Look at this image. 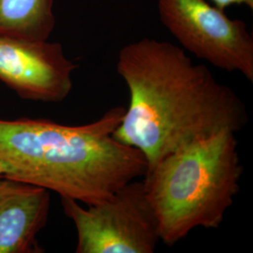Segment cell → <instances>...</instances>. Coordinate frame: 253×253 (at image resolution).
<instances>
[{
  "mask_svg": "<svg viewBox=\"0 0 253 253\" xmlns=\"http://www.w3.org/2000/svg\"><path fill=\"white\" fill-rule=\"evenodd\" d=\"M244 167L235 132L224 129L165 156L149 167L144 188L163 244L196 228L217 229L240 190Z\"/></svg>",
  "mask_w": 253,
  "mask_h": 253,
  "instance_id": "obj_3",
  "label": "cell"
},
{
  "mask_svg": "<svg viewBox=\"0 0 253 253\" xmlns=\"http://www.w3.org/2000/svg\"><path fill=\"white\" fill-rule=\"evenodd\" d=\"M54 27V0H0V36L48 40Z\"/></svg>",
  "mask_w": 253,
  "mask_h": 253,
  "instance_id": "obj_8",
  "label": "cell"
},
{
  "mask_svg": "<svg viewBox=\"0 0 253 253\" xmlns=\"http://www.w3.org/2000/svg\"><path fill=\"white\" fill-rule=\"evenodd\" d=\"M76 69L59 42L0 36V81L24 100L62 101Z\"/></svg>",
  "mask_w": 253,
  "mask_h": 253,
  "instance_id": "obj_6",
  "label": "cell"
},
{
  "mask_svg": "<svg viewBox=\"0 0 253 253\" xmlns=\"http://www.w3.org/2000/svg\"><path fill=\"white\" fill-rule=\"evenodd\" d=\"M209 3L217 7V9L225 11L232 6H246L249 9H253V0H208Z\"/></svg>",
  "mask_w": 253,
  "mask_h": 253,
  "instance_id": "obj_9",
  "label": "cell"
},
{
  "mask_svg": "<svg viewBox=\"0 0 253 253\" xmlns=\"http://www.w3.org/2000/svg\"><path fill=\"white\" fill-rule=\"evenodd\" d=\"M5 172H6V170H5L4 166L2 165V163H0V179L3 177V175L5 174Z\"/></svg>",
  "mask_w": 253,
  "mask_h": 253,
  "instance_id": "obj_10",
  "label": "cell"
},
{
  "mask_svg": "<svg viewBox=\"0 0 253 253\" xmlns=\"http://www.w3.org/2000/svg\"><path fill=\"white\" fill-rule=\"evenodd\" d=\"M77 232L76 253H153L161 242L158 221L143 181L125 184L94 205L61 197Z\"/></svg>",
  "mask_w": 253,
  "mask_h": 253,
  "instance_id": "obj_4",
  "label": "cell"
},
{
  "mask_svg": "<svg viewBox=\"0 0 253 253\" xmlns=\"http://www.w3.org/2000/svg\"><path fill=\"white\" fill-rule=\"evenodd\" d=\"M117 73L129 101L114 137L143 154L147 169L197 140L236 133L249 121L235 91L169 42L143 38L123 46Z\"/></svg>",
  "mask_w": 253,
  "mask_h": 253,
  "instance_id": "obj_1",
  "label": "cell"
},
{
  "mask_svg": "<svg viewBox=\"0 0 253 253\" xmlns=\"http://www.w3.org/2000/svg\"><path fill=\"white\" fill-rule=\"evenodd\" d=\"M126 108L112 107L99 119L67 126L47 119H0V163L5 178L56 192L84 205L111 197L144 176L147 162L114 131Z\"/></svg>",
  "mask_w": 253,
  "mask_h": 253,
  "instance_id": "obj_2",
  "label": "cell"
},
{
  "mask_svg": "<svg viewBox=\"0 0 253 253\" xmlns=\"http://www.w3.org/2000/svg\"><path fill=\"white\" fill-rule=\"evenodd\" d=\"M50 190L21 181L0 179V253H41L37 236L45 227Z\"/></svg>",
  "mask_w": 253,
  "mask_h": 253,
  "instance_id": "obj_7",
  "label": "cell"
},
{
  "mask_svg": "<svg viewBox=\"0 0 253 253\" xmlns=\"http://www.w3.org/2000/svg\"><path fill=\"white\" fill-rule=\"evenodd\" d=\"M159 18L186 52L253 83V38L244 21L208 0H157Z\"/></svg>",
  "mask_w": 253,
  "mask_h": 253,
  "instance_id": "obj_5",
  "label": "cell"
}]
</instances>
